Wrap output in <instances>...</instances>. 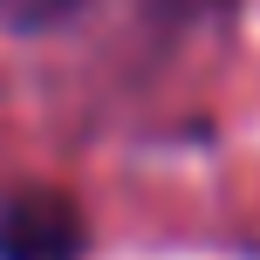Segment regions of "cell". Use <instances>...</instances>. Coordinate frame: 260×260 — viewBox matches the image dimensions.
<instances>
[{
    "label": "cell",
    "instance_id": "cell-1",
    "mask_svg": "<svg viewBox=\"0 0 260 260\" xmlns=\"http://www.w3.org/2000/svg\"><path fill=\"white\" fill-rule=\"evenodd\" d=\"M89 219L69 192L27 185L0 199V260H82Z\"/></svg>",
    "mask_w": 260,
    "mask_h": 260
},
{
    "label": "cell",
    "instance_id": "cell-2",
    "mask_svg": "<svg viewBox=\"0 0 260 260\" xmlns=\"http://www.w3.org/2000/svg\"><path fill=\"white\" fill-rule=\"evenodd\" d=\"M62 14H76V0H0L7 27H55Z\"/></svg>",
    "mask_w": 260,
    "mask_h": 260
}]
</instances>
